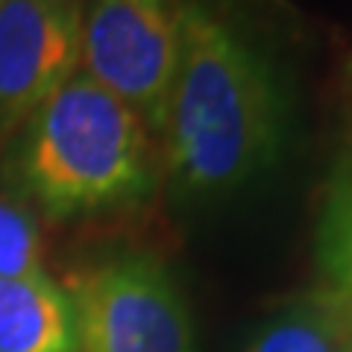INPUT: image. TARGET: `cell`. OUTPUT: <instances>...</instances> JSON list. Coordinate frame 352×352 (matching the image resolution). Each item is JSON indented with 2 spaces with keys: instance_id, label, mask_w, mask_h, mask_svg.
I'll return each mask as SVG.
<instances>
[{
  "instance_id": "3",
  "label": "cell",
  "mask_w": 352,
  "mask_h": 352,
  "mask_svg": "<svg viewBox=\"0 0 352 352\" xmlns=\"http://www.w3.org/2000/svg\"><path fill=\"white\" fill-rule=\"evenodd\" d=\"M182 47L176 0H88L80 30V74L159 129Z\"/></svg>"
},
{
  "instance_id": "10",
  "label": "cell",
  "mask_w": 352,
  "mask_h": 352,
  "mask_svg": "<svg viewBox=\"0 0 352 352\" xmlns=\"http://www.w3.org/2000/svg\"><path fill=\"white\" fill-rule=\"evenodd\" d=\"M0 3H3V0H0Z\"/></svg>"
},
{
  "instance_id": "2",
  "label": "cell",
  "mask_w": 352,
  "mask_h": 352,
  "mask_svg": "<svg viewBox=\"0 0 352 352\" xmlns=\"http://www.w3.org/2000/svg\"><path fill=\"white\" fill-rule=\"evenodd\" d=\"M18 168L24 188L56 217L138 200L150 188L147 124L76 71L32 109Z\"/></svg>"
},
{
  "instance_id": "4",
  "label": "cell",
  "mask_w": 352,
  "mask_h": 352,
  "mask_svg": "<svg viewBox=\"0 0 352 352\" xmlns=\"http://www.w3.org/2000/svg\"><path fill=\"white\" fill-rule=\"evenodd\" d=\"M71 296L80 352H194L188 305L156 258L103 261Z\"/></svg>"
},
{
  "instance_id": "5",
  "label": "cell",
  "mask_w": 352,
  "mask_h": 352,
  "mask_svg": "<svg viewBox=\"0 0 352 352\" xmlns=\"http://www.w3.org/2000/svg\"><path fill=\"white\" fill-rule=\"evenodd\" d=\"M82 0L0 3V118L21 120L80 71Z\"/></svg>"
},
{
  "instance_id": "1",
  "label": "cell",
  "mask_w": 352,
  "mask_h": 352,
  "mask_svg": "<svg viewBox=\"0 0 352 352\" xmlns=\"http://www.w3.org/2000/svg\"><path fill=\"white\" fill-rule=\"evenodd\" d=\"M176 185L226 194L279 156L282 103L270 68L203 3H182V47L159 129Z\"/></svg>"
},
{
  "instance_id": "6",
  "label": "cell",
  "mask_w": 352,
  "mask_h": 352,
  "mask_svg": "<svg viewBox=\"0 0 352 352\" xmlns=\"http://www.w3.org/2000/svg\"><path fill=\"white\" fill-rule=\"evenodd\" d=\"M0 352H80L74 296L44 270L0 279Z\"/></svg>"
},
{
  "instance_id": "8",
  "label": "cell",
  "mask_w": 352,
  "mask_h": 352,
  "mask_svg": "<svg viewBox=\"0 0 352 352\" xmlns=\"http://www.w3.org/2000/svg\"><path fill=\"white\" fill-rule=\"evenodd\" d=\"M320 294L352 323V170L340 176L320 223Z\"/></svg>"
},
{
  "instance_id": "9",
  "label": "cell",
  "mask_w": 352,
  "mask_h": 352,
  "mask_svg": "<svg viewBox=\"0 0 352 352\" xmlns=\"http://www.w3.org/2000/svg\"><path fill=\"white\" fill-rule=\"evenodd\" d=\"M41 267V235L32 214L0 197V279L27 276Z\"/></svg>"
},
{
  "instance_id": "7",
  "label": "cell",
  "mask_w": 352,
  "mask_h": 352,
  "mask_svg": "<svg viewBox=\"0 0 352 352\" xmlns=\"http://www.w3.org/2000/svg\"><path fill=\"white\" fill-rule=\"evenodd\" d=\"M244 352H352V323L314 291L258 323Z\"/></svg>"
}]
</instances>
